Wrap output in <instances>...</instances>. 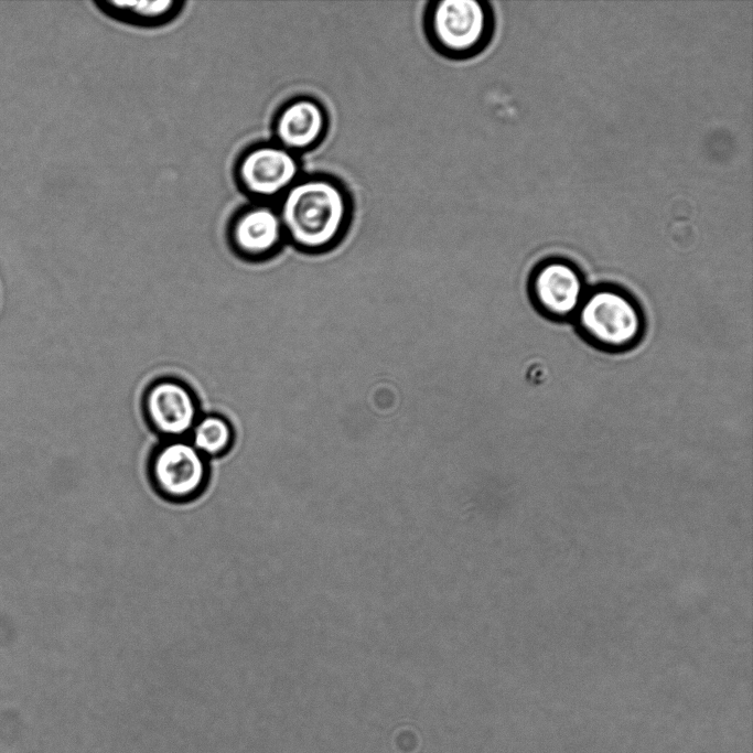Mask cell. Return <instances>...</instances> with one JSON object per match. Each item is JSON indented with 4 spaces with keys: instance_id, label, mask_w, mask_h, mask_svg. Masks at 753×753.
<instances>
[{
    "instance_id": "6da1fadb",
    "label": "cell",
    "mask_w": 753,
    "mask_h": 753,
    "mask_svg": "<svg viewBox=\"0 0 753 753\" xmlns=\"http://www.w3.org/2000/svg\"><path fill=\"white\" fill-rule=\"evenodd\" d=\"M352 198L332 176L299 179L282 196L279 215L286 240L305 254H321L335 247L352 217Z\"/></svg>"
},
{
    "instance_id": "7a4b0ae2",
    "label": "cell",
    "mask_w": 753,
    "mask_h": 753,
    "mask_svg": "<svg viewBox=\"0 0 753 753\" xmlns=\"http://www.w3.org/2000/svg\"><path fill=\"white\" fill-rule=\"evenodd\" d=\"M579 335L606 353H623L635 347L646 329L644 312L636 299L614 284L588 289L573 316Z\"/></svg>"
},
{
    "instance_id": "3957f363",
    "label": "cell",
    "mask_w": 753,
    "mask_h": 753,
    "mask_svg": "<svg viewBox=\"0 0 753 753\" xmlns=\"http://www.w3.org/2000/svg\"><path fill=\"white\" fill-rule=\"evenodd\" d=\"M423 30L431 46L448 58L465 60L484 51L495 32V13L486 0L426 2Z\"/></svg>"
},
{
    "instance_id": "277c9868",
    "label": "cell",
    "mask_w": 753,
    "mask_h": 753,
    "mask_svg": "<svg viewBox=\"0 0 753 753\" xmlns=\"http://www.w3.org/2000/svg\"><path fill=\"white\" fill-rule=\"evenodd\" d=\"M147 472L160 495L172 502H185L204 491L211 463L187 438L169 439L152 451Z\"/></svg>"
},
{
    "instance_id": "5b68a950",
    "label": "cell",
    "mask_w": 753,
    "mask_h": 753,
    "mask_svg": "<svg viewBox=\"0 0 753 753\" xmlns=\"http://www.w3.org/2000/svg\"><path fill=\"white\" fill-rule=\"evenodd\" d=\"M581 269L564 257H547L531 270L527 293L534 309L553 322L573 319L587 293Z\"/></svg>"
},
{
    "instance_id": "8992f818",
    "label": "cell",
    "mask_w": 753,
    "mask_h": 753,
    "mask_svg": "<svg viewBox=\"0 0 753 753\" xmlns=\"http://www.w3.org/2000/svg\"><path fill=\"white\" fill-rule=\"evenodd\" d=\"M142 409L149 426L164 440L187 438L202 415L190 387L171 377L155 379L147 387Z\"/></svg>"
},
{
    "instance_id": "52a82bcc",
    "label": "cell",
    "mask_w": 753,
    "mask_h": 753,
    "mask_svg": "<svg viewBox=\"0 0 753 753\" xmlns=\"http://www.w3.org/2000/svg\"><path fill=\"white\" fill-rule=\"evenodd\" d=\"M300 161L278 143H262L246 151L237 164L243 189L259 198L282 196L298 180Z\"/></svg>"
},
{
    "instance_id": "ba28073f",
    "label": "cell",
    "mask_w": 753,
    "mask_h": 753,
    "mask_svg": "<svg viewBox=\"0 0 753 753\" xmlns=\"http://www.w3.org/2000/svg\"><path fill=\"white\" fill-rule=\"evenodd\" d=\"M284 241L279 212L268 205H252L239 212L227 230L230 249L249 261L271 258Z\"/></svg>"
},
{
    "instance_id": "9c48e42d",
    "label": "cell",
    "mask_w": 753,
    "mask_h": 753,
    "mask_svg": "<svg viewBox=\"0 0 753 753\" xmlns=\"http://www.w3.org/2000/svg\"><path fill=\"white\" fill-rule=\"evenodd\" d=\"M329 129V114L316 98L302 96L289 100L275 118L276 143L293 153L316 148Z\"/></svg>"
},
{
    "instance_id": "30bf717a",
    "label": "cell",
    "mask_w": 753,
    "mask_h": 753,
    "mask_svg": "<svg viewBox=\"0 0 753 753\" xmlns=\"http://www.w3.org/2000/svg\"><path fill=\"white\" fill-rule=\"evenodd\" d=\"M187 439L208 460L226 454L234 440L229 421L217 413H202Z\"/></svg>"
},
{
    "instance_id": "8fae6325",
    "label": "cell",
    "mask_w": 753,
    "mask_h": 753,
    "mask_svg": "<svg viewBox=\"0 0 753 753\" xmlns=\"http://www.w3.org/2000/svg\"><path fill=\"white\" fill-rule=\"evenodd\" d=\"M104 6L125 18L141 22H158L176 11L181 3L173 0L155 1H105Z\"/></svg>"
}]
</instances>
